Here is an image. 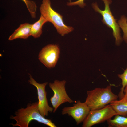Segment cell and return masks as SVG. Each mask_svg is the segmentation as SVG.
Masks as SVG:
<instances>
[{
  "mask_svg": "<svg viewBox=\"0 0 127 127\" xmlns=\"http://www.w3.org/2000/svg\"><path fill=\"white\" fill-rule=\"evenodd\" d=\"M107 121L109 127H127V117L117 115L113 119H110Z\"/></svg>",
  "mask_w": 127,
  "mask_h": 127,
  "instance_id": "4fadbf2b",
  "label": "cell"
},
{
  "mask_svg": "<svg viewBox=\"0 0 127 127\" xmlns=\"http://www.w3.org/2000/svg\"><path fill=\"white\" fill-rule=\"evenodd\" d=\"M124 96L122 99L127 100V84L124 88Z\"/></svg>",
  "mask_w": 127,
  "mask_h": 127,
  "instance_id": "e0dca14e",
  "label": "cell"
},
{
  "mask_svg": "<svg viewBox=\"0 0 127 127\" xmlns=\"http://www.w3.org/2000/svg\"><path fill=\"white\" fill-rule=\"evenodd\" d=\"M47 22H48L47 20L41 15L38 20L32 24L30 31V36L35 38L40 37L42 32V27L44 24Z\"/></svg>",
  "mask_w": 127,
  "mask_h": 127,
  "instance_id": "7c38bea8",
  "label": "cell"
},
{
  "mask_svg": "<svg viewBox=\"0 0 127 127\" xmlns=\"http://www.w3.org/2000/svg\"><path fill=\"white\" fill-rule=\"evenodd\" d=\"M66 82L65 80L59 81L56 80L53 83L49 84L50 87L54 93L53 96L50 99L54 108V113L61 104L66 102L71 103L74 102L66 93L65 87Z\"/></svg>",
  "mask_w": 127,
  "mask_h": 127,
  "instance_id": "8992f818",
  "label": "cell"
},
{
  "mask_svg": "<svg viewBox=\"0 0 127 127\" xmlns=\"http://www.w3.org/2000/svg\"><path fill=\"white\" fill-rule=\"evenodd\" d=\"M85 0H78L76 1L69 2L67 3V5L69 6L78 5L81 8H83L86 5L84 1Z\"/></svg>",
  "mask_w": 127,
  "mask_h": 127,
  "instance_id": "2e32d148",
  "label": "cell"
},
{
  "mask_svg": "<svg viewBox=\"0 0 127 127\" xmlns=\"http://www.w3.org/2000/svg\"><path fill=\"white\" fill-rule=\"evenodd\" d=\"M60 54V50L58 45L49 44L42 48L39 53L38 59L48 68H53L56 64Z\"/></svg>",
  "mask_w": 127,
  "mask_h": 127,
  "instance_id": "ba28073f",
  "label": "cell"
},
{
  "mask_svg": "<svg viewBox=\"0 0 127 127\" xmlns=\"http://www.w3.org/2000/svg\"><path fill=\"white\" fill-rule=\"evenodd\" d=\"M30 79L28 81L30 84L35 86L37 90L38 95V107L40 114L43 117L47 116L48 112H52L54 108L50 107L48 103L47 98V92L45 87L48 84L45 82L43 83H37L29 74Z\"/></svg>",
  "mask_w": 127,
  "mask_h": 127,
  "instance_id": "52a82bcc",
  "label": "cell"
},
{
  "mask_svg": "<svg viewBox=\"0 0 127 127\" xmlns=\"http://www.w3.org/2000/svg\"><path fill=\"white\" fill-rule=\"evenodd\" d=\"M118 23L123 31L124 40L127 43V18L124 15L122 16L118 21Z\"/></svg>",
  "mask_w": 127,
  "mask_h": 127,
  "instance_id": "9a60e30c",
  "label": "cell"
},
{
  "mask_svg": "<svg viewBox=\"0 0 127 127\" xmlns=\"http://www.w3.org/2000/svg\"><path fill=\"white\" fill-rule=\"evenodd\" d=\"M117 114L110 104L101 109L90 110L83 122V127H91L111 119Z\"/></svg>",
  "mask_w": 127,
  "mask_h": 127,
  "instance_id": "5b68a950",
  "label": "cell"
},
{
  "mask_svg": "<svg viewBox=\"0 0 127 127\" xmlns=\"http://www.w3.org/2000/svg\"><path fill=\"white\" fill-rule=\"evenodd\" d=\"M41 15L48 22L52 23L57 32L62 36L72 31L74 28L66 25L64 21L63 16L52 7L50 0H43L40 7Z\"/></svg>",
  "mask_w": 127,
  "mask_h": 127,
  "instance_id": "3957f363",
  "label": "cell"
},
{
  "mask_svg": "<svg viewBox=\"0 0 127 127\" xmlns=\"http://www.w3.org/2000/svg\"><path fill=\"white\" fill-rule=\"evenodd\" d=\"M110 105L117 115L127 117V100L123 99L117 100Z\"/></svg>",
  "mask_w": 127,
  "mask_h": 127,
  "instance_id": "8fae6325",
  "label": "cell"
},
{
  "mask_svg": "<svg viewBox=\"0 0 127 127\" xmlns=\"http://www.w3.org/2000/svg\"><path fill=\"white\" fill-rule=\"evenodd\" d=\"M24 2L25 3V4L27 3L28 0H21Z\"/></svg>",
  "mask_w": 127,
  "mask_h": 127,
  "instance_id": "ac0fdd59",
  "label": "cell"
},
{
  "mask_svg": "<svg viewBox=\"0 0 127 127\" xmlns=\"http://www.w3.org/2000/svg\"><path fill=\"white\" fill-rule=\"evenodd\" d=\"M85 102L90 110L103 108L108 104L117 100L118 97L112 92L111 86L105 88H96L87 92Z\"/></svg>",
  "mask_w": 127,
  "mask_h": 127,
  "instance_id": "7a4b0ae2",
  "label": "cell"
},
{
  "mask_svg": "<svg viewBox=\"0 0 127 127\" xmlns=\"http://www.w3.org/2000/svg\"><path fill=\"white\" fill-rule=\"evenodd\" d=\"M15 116L10 117L16 121L15 124L12 123L13 127H28L31 121L35 120L50 127L57 126L51 120L46 119L40 114L38 107V102L29 103L25 108H21L15 113Z\"/></svg>",
  "mask_w": 127,
  "mask_h": 127,
  "instance_id": "6da1fadb",
  "label": "cell"
},
{
  "mask_svg": "<svg viewBox=\"0 0 127 127\" xmlns=\"http://www.w3.org/2000/svg\"><path fill=\"white\" fill-rule=\"evenodd\" d=\"M118 76L122 80V87L118 96L120 99H121L124 96V90L127 84V67L123 73L118 75Z\"/></svg>",
  "mask_w": 127,
  "mask_h": 127,
  "instance_id": "5bb4252c",
  "label": "cell"
},
{
  "mask_svg": "<svg viewBox=\"0 0 127 127\" xmlns=\"http://www.w3.org/2000/svg\"><path fill=\"white\" fill-rule=\"evenodd\" d=\"M105 5L103 10L100 9L96 2L93 3L92 5L95 10L102 16V21L108 27L111 28L113 31V35L115 39L116 45H119L122 41L119 26L117 22V20L115 18L110 10L109 5L112 2L111 0H101Z\"/></svg>",
  "mask_w": 127,
  "mask_h": 127,
  "instance_id": "277c9868",
  "label": "cell"
},
{
  "mask_svg": "<svg viewBox=\"0 0 127 127\" xmlns=\"http://www.w3.org/2000/svg\"><path fill=\"white\" fill-rule=\"evenodd\" d=\"M90 110L85 102L76 101L73 106L65 107L62 110V114H68L75 121L77 125L83 122L88 114Z\"/></svg>",
  "mask_w": 127,
  "mask_h": 127,
  "instance_id": "9c48e42d",
  "label": "cell"
},
{
  "mask_svg": "<svg viewBox=\"0 0 127 127\" xmlns=\"http://www.w3.org/2000/svg\"><path fill=\"white\" fill-rule=\"evenodd\" d=\"M32 24L28 23L21 24L10 35L8 40H12L17 38L27 39L30 36V31Z\"/></svg>",
  "mask_w": 127,
  "mask_h": 127,
  "instance_id": "30bf717a",
  "label": "cell"
}]
</instances>
